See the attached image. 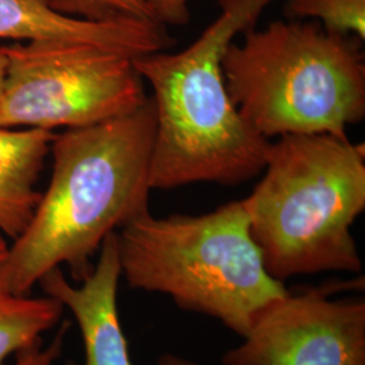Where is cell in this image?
<instances>
[{
	"instance_id": "obj_15",
	"label": "cell",
	"mask_w": 365,
	"mask_h": 365,
	"mask_svg": "<svg viewBox=\"0 0 365 365\" xmlns=\"http://www.w3.org/2000/svg\"><path fill=\"white\" fill-rule=\"evenodd\" d=\"M152 19L161 26H184L190 22V0H146Z\"/></svg>"
},
{
	"instance_id": "obj_9",
	"label": "cell",
	"mask_w": 365,
	"mask_h": 365,
	"mask_svg": "<svg viewBox=\"0 0 365 365\" xmlns=\"http://www.w3.org/2000/svg\"><path fill=\"white\" fill-rule=\"evenodd\" d=\"M0 38L86 43L131 58L168 49L167 29L153 21L92 22L54 11L46 0H0Z\"/></svg>"
},
{
	"instance_id": "obj_16",
	"label": "cell",
	"mask_w": 365,
	"mask_h": 365,
	"mask_svg": "<svg viewBox=\"0 0 365 365\" xmlns=\"http://www.w3.org/2000/svg\"><path fill=\"white\" fill-rule=\"evenodd\" d=\"M6 66H7V60H6V56L3 52V46H0V92L3 88L4 78H6Z\"/></svg>"
},
{
	"instance_id": "obj_12",
	"label": "cell",
	"mask_w": 365,
	"mask_h": 365,
	"mask_svg": "<svg viewBox=\"0 0 365 365\" xmlns=\"http://www.w3.org/2000/svg\"><path fill=\"white\" fill-rule=\"evenodd\" d=\"M291 19L315 18L334 34L365 38V0H287Z\"/></svg>"
},
{
	"instance_id": "obj_3",
	"label": "cell",
	"mask_w": 365,
	"mask_h": 365,
	"mask_svg": "<svg viewBox=\"0 0 365 365\" xmlns=\"http://www.w3.org/2000/svg\"><path fill=\"white\" fill-rule=\"evenodd\" d=\"M264 175L244 199L265 269L292 276L361 274L352 235L365 210V146L330 134H287L269 143Z\"/></svg>"
},
{
	"instance_id": "obj_17",
	"label": "cell",
	"mask_w": 365,
	"mask_h": 365,
	"mask_svg": "<svg viewBox=\"0 0 365 365\" xmlns=\"http://www.w3.org/2000/svg\"><path fill=\"white\" fill-rule=\"evenodd\" d=\"M7 249H9V244H7L6 238H4V235L0 233V262L4 259V256L7 253Z\"/></svg>"
},
{
	"instance_id": "obj_13",
	"label": "cell",
	"mask_w": 365,
	"mask_h": 365,
	"mask_svg": "<svg viewBox=\"0 0 365 365\" xmlns=\"http://www.w3.org/2000/svg\"><path fill=\"white\" fill-rule=\"evenodd\" d=\"M49 7L66 16L92 22L138 19L153 21L146 0H46ZM155 22V21H153Z\"/></svg>"
},
{
	"instance_id": "obj_6",
	"label": "cell",
	"mask_w": 365,
	"mask_h": 365,
	"mask_svg": "<svg viewBox=\"0 0 365 365\" xmlns=\"http://www.w3.org/2000/svg\"><path fill=\"white\" fill-rule=\"evenodd\" d=\"M0 128L78 129L122 117L148 99L133 58L105 48L27 41L3 46Z\"/></svg>"
},
{
	"instance_id": "obj_11",
	"label": "cell",
	"mask_w": 365,
	"mask_h": 365,
	"mask_svg": "<svg viewBox=\"0 0 365 365\" xmlns=\"http://www.w3.org/2000/svg\"><path fill=\"white\" fill-rule=\"evenodd\" d=\"M64 312V306L48 295H18L0 284V364L41 342Z\"/></svg>"
},
{
	"instance_id": "obj_14",
	"label": "cell",
	"mask_w": 365,
	"mask_h": 365,
	"mask_svg": "<svg viewBox=\"0 0 365 365\" xmlns=\"http://www.w3.org/2000/svg\"><path fill=\"white\" fill-rule=\"evenodd\" d=\"M69 327L71 325L68 322L63 324L54 339L48 345H43L41 341L25 351L16 353L14 365H60L58 361L63 356L64 341ZM66 365L75 364L72 361H68Z\"/></svg>"
},
{
	"instance_id": "obj_10",
	"label": "cell",
	"mask_w": 365,
	"mask_h": 365,
	"mask_svg": "<svg viewBox=\"0 0 365 365\" xmlns=\"http://www.w3.org/2000/svg\"><path fill=\"white\" fill-rule=\"evenodd\" d=\"M54 134L42 129L0 128V233L18 238L31 221L41 192L39 172Z\"/></svg>"
},
{
	"instance_id": "obj_8",
	"label": "cell",
	"mask_w": 365,
	"mask_h": 365,
	"mask_svg": "<svg viewBox=\"0 0 365 365\" xmlns=\"http://www.w3.org/2000/svg\"><path fill=\"white\" fill-rule=\"evenodd\" d=\"M120 276L115 232L103 241L91 274L80 286L69 283L61 268L49 271L38 282L45 295L58 300L75 317L83 337L84 365H133L118 315ZM160 365L196 364L165 354Z\"/></svg>"
},
{
	"instance_id": "obj_5",
	"label": "cell",
	"mask_w": 365,
	"mask_h": 365,
	"mask_svg": "<svg viewBox=\"0 0 365 365\" xmlns=\"http://www.w3.org/2000/svg\"><path fill=\"white\" fill-rule=\"evenodd\" d=\"M122 276L187 312L244 337L259 314L288 292L265 269L244 199L207 214L156 218L146 211L117 232Z\"/></svg>"
},
{
	"instance_id": "obj_4",
	"label": "cell",
	"mask_w": 365,
	"mask_h": 365,
	"mask_svg": "<svg viewBox=\"0 0 365 365\" xmlns=\"http://www.w3.org/2000/svg\"><path fill=\"white\" fill-rule=\"evenodd\" d=\"M361 39L303 21L250 27L222 58L226 90L250 129L269 140L287 134L348 138L365 118Z\"/></svg>"
},
{
	"instance_id": "obj_2",
	"label": "cell",
	"mask_w": 365,
	"mask_h": 365,
	"mask_svg": "<svg viewBox=\"0 0 365 365\" xmlns=\"http://www.w3.org/2000/svg\"><path fill=\"white\" fill-rule=\"evenodd\" d=\"M274 0H218L221 14L188 48L133 58L152 87L156 133L152 190L192 182L233 185L264 170L269 140L250 129L226 90L222 58Z\"/></svg>"
},
{
	"instance_id": "obj_1",
	"label": "cell",
	"mask_w": 365,
	"mask_h": 365,
	"mask_svg": "<svg viewBox=\"0 0 365 365\" xmlns=\"http://www.w3.org/2000/svg\"><path fill=\"white\" fill-rule=\"evenodd\" d=\"M155 133L148 96L129 114L54 135L51 182L0 262V284L29 295L54 268L78 283L91 274L106 238L149 211Z\"/></svg>"
},
{
	"instance_id": "obj_7",
	"label": "cell",
	"mask_w": 365,
	"mask_h": 365,
	"mask_svg": "<svg viewBox=\"0 0 365 365\" xmlns=\"http://www.w3.org/2000/svg\"><path fill=\"white\" fill-rule=\"evenodd\" d=\"M306 288L267 306L223 365H365L364 298Z\"/></svg>"
}]
</instances>
